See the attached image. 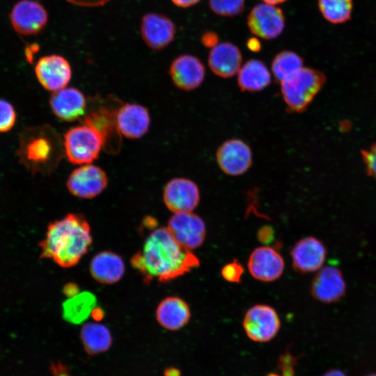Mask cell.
<instances>
[{
    "mask_svg": "<svg viewBox=\"0 0 376 376\" xmlns=\"http://www.w3.org/2000/svg\"><path fill=\"white\" fill-rule=\"evenodd\" d=\"M130 263L146 283L153 280L161 283L171 281L200 264L196 256L182 247L166 227L154 229Z\"/></svg>",
    "mask_w": 376,
    "mask_h": 376,
    "instance_id": "obj_1",
    "label": "cell"
},
{
    "mask_svg": "<svg viewBox=\"0 0 376 376\" xmlns=\"http://www.w3.org/2000/svg\"><path fill=\"white\" fill-rule=\"evenodd\" d=\"M92 242L91 228L84 217L68 213L49 224L45 237L39 244L40 258L52 259L61 267H71L88 252Z\"/></svg>",
    "mask_w": 376,
    "mask_h": 376,
    "instance_id": "obj_2",
    "label": "cell"
},
{
    "mask_svg": "<svg viewBox=\"0 0 376 376\" xmlns=\"http://www.w3.org/2000/svg\"><path fill=\"white\" fill-rule=\"evenodd\" d=\"M17 155L32 174L48 175L58 167L64 155L63 141L49 125L24 127L19 134Z\"/></svg>",
    "mask_w": 376,
    "mask_h": 376,
    "instance_id": "obj_3",
    "label": "cell"
},
{
    "mask_svg": "<svg viewBox=\"0 0 376 376\" xmlns=\"http://www.w3.org/2000/svg\"><path fill=\"white\" fill-rule=\"evenodd\" d=\"M122 102L115 97L95 98L82 119V123L93 128L100 136L103 149L109 154H117L122 146V134L117 124V111Z\"/></svg>",
    "mask_w": 376,
    "mask_h": 376,
    "instance_id": "obj_4",
    "label": "cell"
},
{
    "mask_svg": "<svg viewBox=\"0 0 376 376\" xmlns=\"http://www.w3.org/2000/svg\"><path fill=\"white\" fill-rule=\"evenodd\" d=\"M325 81L320 71L303 67L280 83L281 93L287 110L299 113L305 111Z\"/></svg>",
    "mask_w": 376,
    "mask_h": 376,
    "instance_id": "obj_5",
    "label": "cell"
},
{
    "mask_svg": "<svg viewBox=\"0 0 376 376\" xmlns=\"http://www.w3.org/2000/svg\"><path fill=\"white\" fill-rule=\"evenodd\" d=\"M63 147L69 162L74 164H86L98 157L103 148V142L93 128L82 123L66 132Z\"/></svg>",
    "mask_w": 376,
    "mask_h": 376,
    "instance_id": "obj_6",
    "label": "cell"
},
{
    "mask_svg": "<svg viewBox=\"0 0 376 376\" xmlns=\"http://www.w3.org/2000/svg\"><path fill=\"white\" fill-rule=\"evenodd\" d=\"M242 325L249 339L254 342L266 343L272 340L278 334L281 320L273 307L259 304L246 311Z\"/></svg>",
    "mask_w": 376,
    "mask_h": 376,
    "instance_id": "obj_7",
    "label": "cell"
},
{
    "mask_svg": "<svg viewBox=\"0 0 376 376\" xmlns=\"http://www.w3.org/2000/svg\"><path fill=\"white\" fill-rule=\"evenodd\" d=\"M246 22L249 31L256 37L273 40L283 33L285 18L282 9L263 2L251 8Z\"/></svg>",
    "mask_w": 376,
    "mask_h": 376,
    "instance_id": "obj_8",
    "label": "cell"
},
{
    "mask_svg": "<svg viewBox=\"0 0 376 376\" xmlns=\"http://www.w3.org/2000/svg\"><path fill=\"white\" fill-rule=\"evenodd\" d=\"M166 228L173 237L189 251L200 247L206 236L204 221L192 212L174 213L169 219Z\"/></svg>",
    "mask_w": 376,
    "mask_h": 376,
    "instance_id": "obj_9",
    "label": "cell"
},
{
    "mask_svg": "<svg viewBox=\"0 0 376 376\" xmlns=\"http://www.w3.org/2000/svg\"><path fill=\"white\" fill-rule=\"evenodd\" d=\"M10 21L17 33L23 36H33L44 29L48 22V13L37 1L21 0L13 7Z\"/></svg>",
    "mask_w": 376,
    "mask_h": 376,
    "instance_id": "obj_10",
    "label": "cell"
},
{
    "mask_svg": "<svg viewBox=\"0 0 376 376\" xmlns=\"http://www.w3.org/2000/svg\"><path fill=\"white\" fill-rule=\"evenodd\" d=\"M216 159L224 173L238 176L245 173L251 166L253 154L250 146L244 141L231 139L217 148Z\"/></svg>",
    "mask_w": 376,
    "mask_h": 376,
    "instance_id": "obj_11",
    "label": "cell"
},
{
    "mask_svg": "<svg viewBox=\"0 0 376 376\" xmlns=\"http://www.w3.org/2000/svg\"><path fill=\"white\" fill-rule=\"evenodd\" d=\"M34 70L41 86L52 92L65 88L72 77L69 61L59 54L46 55L40 58Z\"/></svg>",
    "mask_w": 376,
    "mask_h": 376,
    "instance_id": "obj_12",
    "label": "cell"
},
{
    "mask_svg": "<svg viewBox=\"0 0 376 376\" xmlns=\"http://www.w3.org/2000/svg\"><path fill=\"white\" fill-rule=\"evenodd\" d=\"M200 199L198 187L187 178H173L164 189V203L173 213L192 212L198 206Z\"/></svg>",
    "mask_w": 376,
    "mask_h": 376,
    "instance_id": "obj_13",
    "label": "cell"
},
{
    "mask_svg": "<svg viewBox=\"0 0 376 376\" xmlns=\"http://www.w3.org/2000/svg\"><path fill=\"white\" fill-rule=\"evenodd\" d=\"M107 183V174L101 168L85 164L71 173L66 186L70 194L77 197L93 198L102 192Z\"/></svg>",
    "mask_w": 376,
    "mask_h": 376,
    "instance_id": "obj_14",
    "label": "cell"
},
{
    "mask_svg": "<svg viewBox=\"0 0 376 376\" xmlns=\"http://www.w3.org/2000/svg\"><path fill=\"white\" fill-rule=\"evenodd\" d=\"M140 32L143 42L153 50H162L174 40L176 28L167 16L157 13L145 14L141 21Z\"/></svg>",
    "mask_w": 376,
    "mask_h": 376,
    "instance_id": "obj_15",
    "label": "cell"
},
{
    "mask_svg": "<svg viewBox=\"0 0 376 376\" xmlns=\"http://www.w3.org/2000/svg\"><path fill=\"white\" fill-rule=\"evenodd\" d=\"M247 267L255 279L272 282L283 274L285 263L282 256L275 249L261 246L253 249L249 255Z\"/></svg>",
    "mask_w": 376,
    "mask_h": 376,
    "instance_id": "obj_16",
    "label": "cell"
},
{
    "mask_svg": "<svg viewBox=\"0 0 376 376\" xmlns=\"http://www.w3.org/2000/svg\"><path fill=\"white\" fill-rule=\"evenodd\" d=\"M169 73L177 88L189 91L196 89L203 84L205 68L198 58L185 54L171 62Z\"/></svg>",
    "mask_w": 376,
    "mask_h": 376,
    "instance_id": "obj_17",
    "label": "cell"
},
{
    "mask_svg": "<svg viewBox=\"0 0 376 376\" xmlns=\"http://www.w3.org/2000/svg\"><path fill=\"white\" fill-rule=\"evenodd\" d=\"M293 267L299 272H313L319 269L326 257L323 244L314 237L297 242L290 251Z\"/></svg>",
    "mask_w": 376,
    "mask_h": 376,
    "instance_id": "obj_18",
    "label": "cell"
},
{
    "mask_svg": "<svg viewBox=\"0 0 376 376\" xmlns=\"http://www.w3.org/2000/svg\"><path fill=\"white\" fill-rule=\"evenodd\" d=\"M53 113L59 119L71 122L84 116L86 99L81 91L76 88H64L53 92L49 98Z\"/></svg>",
    "mask_w": 376,
    "mask_h": 376,
    "instance_id": "obj_19",
    "label": "cell"
},
{
    "mask_svg": "<svg viewBox=\"0 0 376 376\" xmlns=\"http://www.w3.org/2000/svg\"><path fill=\"white\" fill-rule=\"evenodd\" d=\"M120 134L128 139H139L148 130L150 118L148 109L136 103L122 104L117 111Z\"/></svg>",
    "mask_w": 376,
    "mask_h": 376,
    "instance_id": "obj_20",
    "label": "cell"
},
{
    "mask_svg": "<svg viewBox=\"0 0 376 376\" xmlns=\"http://www.w3.org/2000/svg\"><path fill=\"white\" fill-rule=\"evenodd\" d=\"M207 61L214 75L221 78H230L238 73L242 63V55L233 43L223 42L210 49Z\"/></svg>",
    "mask_w": 376,
    "mask_h": 376,
    "instance_id": "obj_21",
    "label": "cell"
},
{
    "mask_svg": "<svg viewBox=\"0 0 376 376\" xmlns=\"http://www.w3.org/2000/svg\"><path fill=\"white\" fill-rule=\"evenodd\" d=\"M191 318L189 305L182 299L171 296L164 298L156 309V319L164 329L176 331L184 327Z\"/></svg>",
    "mask_w": 376,
    "mask_h": 376,
    "instance_id": "obj_22",
    "label": "cell"
},
{
    "mask_svg": "<svg viewBox=\"0 0 376 376\" xmlns=\"http://www.w3.org/2000/svg\"><path fill=\"white\" fill-rule=\"evenodd\" d=\"M345 290L342 274L333 266L322 268L315 276L311 287L314 297L324 302L336 301L342 297Z\"/></svg>",
    "mask_w": 376,
    "mask_h": 376,
    "instance_id": "obj_23",
    "label": "cell"
},
{
    "mask_svg": "<svg viewBox=\"0 0 376 376\" xmlns=\"http://www.w3.org/2000/svg\"><path fill=\"white\" fill-rule=\"evenodd\" d=\"M90 272L93 278L102 284H113L120 281L125 271L122 258L111 251H104L97 253L90 263Z\"/></svg>",
    "mask_w": 376,
    "mask_h": 376,
    "instance_id": "obj_24",
    "label": "cell"
},
{
    "mask_svg": "<svg viewBox=\"0 0 376 376\" xmlns=\"http://www.w3.org/2000/svg\"><path fill=\"white\" fill-rule=\"evenodd\" d=\"M271 79L266 65L256 58L249 59L242 65L237 73V84L242 91H260L269 85Z\"/></svg>",
    "mask_w": 376,
    "mask_h": 376,
    "instance_id": "obj_25",
    "label": "cell"
},
{
    "mask_svg": "<svg viewBox=\"0 0 376 376\" xmlns=\"http://www.w3.org/2000/svg\"><path fill=\"white\" fill-rule=\"evenodd\" d=\"M96 304L97 299L93 293L79 292L63 303V318L70 323L81 324L92 315Z\"/></svg>",
    "mask_w": 376,
    "mask_h": 376,
    "instance_id": "obj_26",
    "label": "cell"
},
{
    "mask_svg": "<svg viewBox=\"0 0 376 376\" xmlns=\"http://www.w3.org/2000/svg\"><path fill=\"white\" fill-rule=\"evenodd\" d=\"M80 338L84 350L90 355L107 351L112 343L109 329L97 322L84 324L80 331Z\"/></svg>",
    "mask_w": 376,
    "mask_h": 376,
    "instance_id": "obj_27",
    "label": "cell"
},
{
    "mask_svg": "<svg viewBox=\"0 0 376 376\" xmlns=\"http://www.w3.org/2000/svg\"><path fill=\"white\" fill-rule=\"evenodd\" d=\"M303 67V58L290 50H283L277 53L271 65L274 77L279 83L290 77Z\"/></svg>",
    "mask_w": 376,
    "mask_h": 376,
    "instance_id": "obj_28",
    "label": "cell"
},
{
    "mask_svg": "<svg viewBox=\"0 0 376 376\" xmlns=\"http://www.w3.org/2000/svg\"><path fill=\"white\" fill-rule=\"evenodd\" d=\"M319 10L323 17L334 24L348 22L353 9V0H318Z\"/></svg>",
    "mask_w": 376,
    "mask_h": 376,
    "instance_id": "obj_29",
    "label": "cell"
},
{
    "mask_svg": "<svg viewBox=\"0 0 376 376\" xmlns=\"http://www.w3.org/2000/svg\"><path fill=\"white\" fill-rule=\"evenodd\" d=\"M210 10L221 17H235L245 8V0H209Z\"/></svg>",
    "mask_w": 376,
    "mask_h": 376,
    "instance_id": "obj_30",
    "label": "cell"
},
{
    "mask_svg": "<svg viewBox=\"0 0 376 376\" xmlns=\"http://www.w3.org/2000/svg\"><path fill=\"white\" fill-rule=\"evenodd\" d=\"M16 112L13 105L4 100H0V132L9 131L15 125Z\"/></svg>",
    "mask_w": 376,
    "mask_h": 376,
    "instance_id": "obj_31",
    "label": "cell"
},
{
    "mask_svg": "<svg viewBox=\"0 0 376 376\" xmlns=\"http://www.w3.org/2000/svg\"><path fill=\"white\" fill-rule=\"evenodd\" d=\"M244 272L243 266L237 260L226 264L221 271L222 277L230 283H240Z\"/></svg>",
    "mask_w": 376,
    "mask_h": 376,
    "instance_id": "obj_32",
    "label": "cell"
},
{
    "mask_svg": "<svg viewBox=\"0 0 376 376\" xmlns=\"http://www.w3.org/2000/svg\"><path fill=\"white\" fill-rule=\"evenodd\" d=\"M297 361V357L291 354L288 351L281 354L278 361L281 376H295V366Z\"/></svg>",
    "mask_w": 376,
    "mask_h": 376,
    "instance_id": "obj_33",
    "label": "cell"
},
{
    "mask_svg": "<svg viewBox=\"0 0 376 376\" xmlns=\"http://www.w3.org/2000/svg\"><path fill=\"white\" fill-rule=\"evenodd\" d=\"M363 156L368 173L376 179V143L364 151Z\"/></svg>",
    "mask_w": 376,
    "mask_h": 376,
    "instance_id": "obj_34",
    "label": "cell"
},
{
    "mask_svg": "<svg viewBox=\"0 0 376 376\" xmlns=\"http://www.w3.org/2000/svg\"><path fill=\"white\" fill-rule=\"evenodd\" d=\"M219 37L218 34L214 31H208L203 33L201 37L202 45L207 48L212 49L219 44Z\"/></svg>",
    "mask_w": 376,
    "mask_h": 376,
    "instance_id": "obj_35",
    "label": "cell"
},
{
    "mask_svg": "<svg viewBox=\"0 0 376 376\" xmlns=\"http://www.w3.org/2000/svg\"><path fill=\"white\" fill-rule=\"evenodd\" d=\"M68 3L80 7L94 8L102 6L111 0H65Z\"/></svg>",
    "mask_w": 376,
    "mask_h": 376,
    "instance_id": "obj_36",
    "label": "cell"
},
{
    "mask_svg": "<svg viewBox=\"0 0 376 376\" xmlns=\"http://www.w3.org/2000/svg\"><path fill=\"white\" fill-rule=\"evenodd\" d=\"M50 370L52 376H72L67 366L60 361L52 363Z\"/></svg>",
    "mask_w": 376,
    "mask_h": 376,
    "instance_id": "obj_37",
    "label": "cell"
},
{
    "mask_svg": "<svg viewBox=\"0 0 376 376\" xmlns=\"http://www.w3.org/2000/svg\"><path fill=\"white\" fill-rule=\"evenodd\" d=\"M274 232L269 226L260 228L258 233V238L260 242L267 244L273 239Z\"/></svg>",
    "mask_w": 376,
    "mask_h": 376,
    "instance_id": "obj_38",
    "label": "cell"
},
{
    "mask_svg": "<svg viewBox=\"0 0 376 376\" xmlns=\"http://www.w3.org/2000/svg\"><path fill=\"white\" fill-rule=\"evenodd\" d=\"M247 48L253 52H258L261 49V43L258 37H252L247 40Z\"/></svg>",
    "mask_w": 376,
    "mask_h": 376,
    "instance_id": "obj_39",
    "label": "cell"
},
{
    "mask_svg": "<svg viewBox=\"0 0 376 376\" xmlns=\"http://www.w3.org/2000/svg\"><path fill=\"white\" fill-rule=\"evenodd\" d=\"M201 0H171L173 3L178 7L187 8L198 3Z\"/></svg>",
    "mask_w": 376,
    "mask_h": 376,
    "instance_id": "obj_40",
    "label": "cell"
},
{
    "mask_svg": "<svg viewBox=\"0 0 376 376\" xmlns=\"http://www.w3.org/2000/svg\"><path fill=\"white\" fill-rule=\"evenodd\" d=\"M38 50V45H31L26 47L25 49V56L27 61L30 63H32L33 61V55Z\"/></svg>",
    "mask_w": 376,
    "mask_h": 376,
    "instance_id": "obj_41",
    "label": "cell"
},
{
    "mask_svg": "<svg viewBox=\"0 0 376 376\" xmlns=\"http://www.w3.org/2000/svg\"><path fill=\"white\" fill-rule=\"evenodd\" d=\"M64 293L68 297H72L73 295H77L79 293V289L76 284L75 283H68L65 285L63 289Z\"/></svg>",
    "mask_w": 376,
    "mask_h": 376,
    "instance_id": "obj_42",
    "label": "cell"
},
{
    "mask_svg": "<svg viewBox=\"0 0 376 376\" xmlns=\"http://www.w3.org/2000/svg\"><path fill=\"white\" fill-rule=\"evenodd\" d=\"M164 376H180V371L174 367L166 368L164 373Z\"/></svg>",
    "mask_w": 376,
    "mask_h": 376,
    "instance_id": "obj_43",
    "label": "cell"
},
{
    "mask_svg": "<svg viewBox=\"0 0 376 376\" xmlns=\"http://www.w3.org/2000/svg\"><path fill=\"white\" fill-rule=\"evenodd\" d=\"M322 376H346L345 374L337 369H331L326 372Z\"/></svg>",
    "mask_w": 376,
    "mask_h": 376,
    "instance_id": "obj_44",
    "label": "cell"
},
{
    "mask_svg": "<svg viewBox=\"0 0 376 376\" xmlns=\"http://www.w3.org/2000/svg\"><path fill=\"white\" fill-rule=\"evenodd\" d=\"M91 315L95 320H100L103 317V311L98 308H95Z\"/></svg>",
    "mask_w": 376,
    "mask_h": 376,
    "instance_id": "obj_45",
    "label": "cell"
},
{
    "mask_svg": "<svg viewBox=\"0 0 376 376\" xmlns=\"http://www.w3.org/2000/svg\"><path fill=\"white\" fill-rule=\"evenodd\" d=\"M264 3L272 4V5H278L288 0H262Z\"/></svg>",
    "mask_w": 376,
    "mask_h": 376,
    "instance_id": "obj_46",
    "label": "cell"
},
{
    "mask_svg": "<svg viewBox=\"0 0 376 376\" xmlns=\"http://www.w3.org/2000/svg\"><path fill=\"white\" fill-rule=\"evenodd\" d=\"M267 376H281V375H278V374H276V373H270V374L267 375Z\"/></svg>",
    "mask_w": 376,
    "mask_h": 376,
    "instance_id": "obj_47",
    "label": "cell"
},
{
    "mask_svg": "<svg viewBox=\"0 0 376 376\" xmlns=\"http://www.w3.org/2000/svg\"><path fill=\"white\" fill-rule=\"evenodd\" d=\"M366 376H376V373L369 374Z\"/></svg>",
    "mask_w": 376,
    "mask_h": 376,
    "instance_id": "obj_48",
    "label": "cell"
}]
</instances>
